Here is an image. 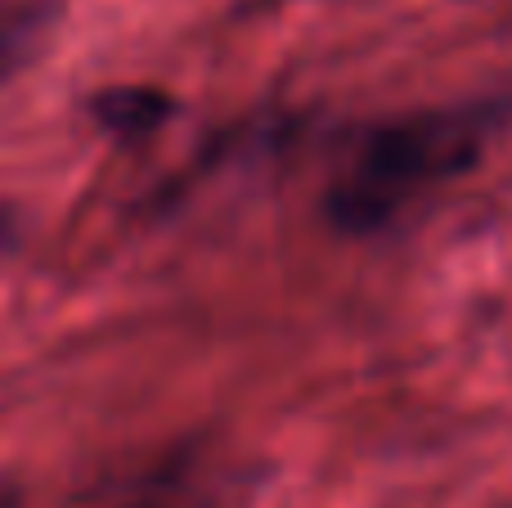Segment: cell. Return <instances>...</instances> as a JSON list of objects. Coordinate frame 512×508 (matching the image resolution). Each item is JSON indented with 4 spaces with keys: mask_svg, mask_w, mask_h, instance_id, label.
Returning <instances> with one entry per match:
<instances>
[{
    "mask_svg": "<svg viewBox=\"0 0 512 508\" xmlns=\"http://www.w3.org/2000/svg\"><path fill=\"white\" fill-rule=\"evenodd\" d=\"M490 108H432L373 126L328 189V221L346 234H373L459 180L486 153Z\"/></svg>",
    "mask_w": 512,
    "mask_h": 508,
    "instance_id": "cell-1",
    "label": "cell"
},
{
    "mask_svg": "<svg viewBox=\"0 0 512 508\" xmlns=\"http://www.w3.org/2000/svg\"><path fill=\"white\" fill-rule=\"evenodd\" d=\"M45 0H0V77L27 54V45L41 32Z\"/></svg>",
    "mask_w": 512,
    "mask_h": 508,
    "instance_id": "cell-2",
    "label": "cell"
},
{
    "mask_svg": "<svg viewBox=\"0 0 512 508\" xmlns=\"http://www.w3.org/2000/svg\"><path fill=\"white\" fill-rule=\"evenodd\" d=\"M9 239H14V212H9V207H0V252L9 248Z\"/></svg>",
    "mask_w": 512,
    "mask_h": 508,
    "instance_id": "cell-3",
    "label": "cell"
}]
</instances>
